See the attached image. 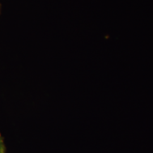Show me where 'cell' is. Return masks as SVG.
Segmentation results:
<instances>
[{
    "instance_id": "cell-1",
    "label": "cell",
    "mask_w": 153,
    "mask_h": 153,
    "mask_svg": "<svg viewBox=\"0 0 153 153\" xmlns=\"http://www.w3.org/2000/svg\"><path fill=\"white\" fill-rule=\"evenodd\" d=\"M0 153H6V148L4 141V138L0 134Z\"/></svg>"
},
{
    "instance_id": "cell-2",
    "label": "cell",
    "mask_w": 153,
    "mask_h": 153,
    "mask_svg": "<svg viewBox=\"0 0 153 153\" xmlns=\"http://www.w3.org/2000/svg\"><path fill=\"white\" fill-rule=\"evenodd\" d=\"M1 4H0V14H1Z\"/></svg>"
}]
</instances>
